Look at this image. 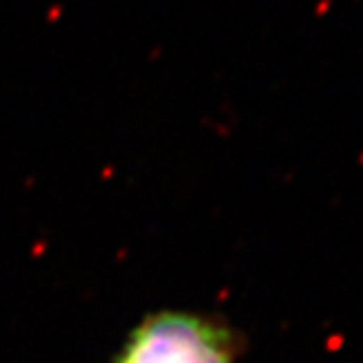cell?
I'll return each mask as SVG.
<instances>
[{"mask_svg": "<svg viewBox=\"0 0 363 363\" xmlns=\"http://www.w3.org/2000/svg\"><path fill=\"white\" fill-rule=\"evenodd\" d=\"M241 342L228 322L195 311L145 318L112 363H239Z\"/></svg>", "mask_w": 363, "mask_h": 363, "instance_id": "obj_1", "label": "cell"}]
</instances>
